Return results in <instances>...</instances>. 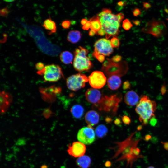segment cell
Segmentation results:
<instances>
[{
  "label": "cell",
  "instance_id": "1",
  "mask_svg": "<svg viewBox=\"0 0 168 168\" xmlns=\"http://www.w3.org/2000/svg\"><path fill=\"white\" fill-rule=\"evenodd\" d=\"M97 15L100 22L101 29L105 32L106 39L112 36L116 37L119 35L120 22L116 15L113 14L110 9L103 8Z\"/></svg>",
  "mask_w": 168,
  "mask_h": 168
},
{
  "label": "cell",
  "instance_id": "2",
  "mask_svg": "<svg viewBox=\"0 0 168 168\" xmlns=\"http://www.w3.org/2000/svg\"><path fill=\"white\" fill-rule=\"evenodd\" d=\"M156 104L153 100H151L146 95H142L139 102L136 105L135 111L139 116L140 121L143 125L148 124L150 119L155 116Z\"/></svg>",
  "mask_w": 168,
  "mask_h": 168
},
{
  "label": "cell",
  "instance_id": "3",
  "mask_svg": "<svg viewBox=\"0 0 168 168\" xmlns=\"http://www.w3.org/2000/svg\"><path fill=\"white\" fill-rule=\"evenodd\" d=\"M122 96L120 93L104 96L101 101L98 104L94 105L99 110L115 115L118 110Z\"/></svg>",
  "mask_w": 168,
  "mask_h": 168
},
{
  "label": "cell",
  "instance_id": "4",
  "mask_svg": "<svg viewBox=\"0 0 168 168\" xmlns=\"http://www.w3.org/2000/svg\"><path fill=\"white\" fill-rule=\"evenodd\" d=\"M88 53V50L81 46L75 49L73 66L76 71H88L92 68V63L87 56Z\"/></svg>",
  "mask_w": 168,
  "mask_h": 168
},
{
  "label": "cell",
  "instance_id": "5",
  "mask_svg": "<svg viewBox=\"0 0 168 168\" xmlns=\"http://www.w3.org/2000/svg\"><path fill=\"white\" fill-rule=\"evenodd\" d=\"M128 70V65L125 61L116 63L108 58L103 63L102 68V70L109 77L114 75L122 76L127 73Z\"/></svg>",
  "mask_w": 168,
  "mask_h": 168
},
{
  "label": "cell",
  "instance_id": "6",
  "mask_svg": "<svg viewBox=\"0 0 168 168\" xmlns=\"http://www.w3.org/2000/svg\"><path fill=\"white\" fill-rule=\"evenodd\" d=\"M141 31L144 33L158 38L166 34L167 28L163 21L153 18L146 23Z\"/></svg>",
  "mask_w": 168,
  "mask_h": 168
},
{
  "label": "cell",
  "instance_id": "7",
  "mask_svg": "<svg viewBox=\"0 0 168 168\" xmlns=\"http://www.w3.org/2000/svg\"><path fill=\"white\" fill-rule=\"evenodd\" d=\"M37 72L38 74L43 75L45 82H57L63 77L62 70L60 66L58 65L53 64L45 66L44 68Z\"/></svg>",
  "mask_w": 168,
  "mask_h": 168
},
{
  "label": "cell",
  "instance_id": "8",
  "mask_svg": "<svg viewBox=\"0 0 168 168\" xmlns=\"http://www.w3.org/2000/svg\"><path fill=\"white\" fill-rule=\"evenodd\" d=\"M88 81V78L81 73L71 75L66 79L68 88L70 90L76 91L84 88L86 82Z\"/></svg>",
  "mask_w": 168,
  "mask_h": 168
},
{
  "label": "cell",
  "instance_id": "9",
  "mask_svg": "<svg viewBox=\"0 0 168 168\" xmlns=\"http://www.w3.org/2000/svg\"><path fill=\"white\" fill-rule=\"evenodd\" d=\"M94 54L109 56L113 52L110 40L106 38L98 39L95 43Z\"/></svg>",
  "mask_w": 168,
  "mask_h": 168
},
{
  "label": "cell",
  "instance_id": "10",
  "mask_svg": "<svg viewBox=\"0 0 168 168\" xmlns=\"http://www.w3.org/2000/svg\"><path fill=\"white\" fill-rule=\"evenodd\" d=\"M77 138L80 142L84 144L90 145L95 140V133L93 128L84 127L78 131Z\"/></svg>",
  "mask_w": 168,
  "mask_h": 168
},
{
  "label": "cell",
  "instance_id": "11",
  "mask_svg": "<svg viewBox=\"0 0 168 168\" xmlns=\"http://www.w3.org/2000/svg\"><path fill=\"white\" fill-rule=\"evenodd\" d=\"M88 81L93 88L100 89L105 84L106 78L102 72L96 71L92 72L89 76Z\"/></svg>",
  "mask_w": 168,
  "mask_h": 168
},
{
  "label": "cell",
  "instance_id": "12",
  "mask_svg": "<svg viewBox=\"0 0 168 168\" xmlns=\"http://www.w3.org/2000/svg\"><path fill=\"white\" fill-rule=\"evenodd\" d=\"M85 96L87 100L94 105L99 104L104 96L100 91L93 88H89L86 91Z\"/></svg>",
  "mask_w": 168,
  "mask_h": 168
},
{
  "label": "cell",
  "instance_id": "13",
  "mask_svg": "<svg viewBox=\"0 0 168 168\" xmlns=\"http://www.w3.org/2000/svg\"><path fill=\"white\" fill-rule=\"evenodd\" d=\"M86 147L84 144L80 142H76L69 145L67 152L72 156L75 157L83 156L86 151Z\"/></svg>",
  "mask_w": 168,
  "mask_h": 168
},
{
  "label": "cell",
  "instance_id": "14",
  "mask_svg": "<svg viewBox=\"0 0 168 168\" xmlns=\"http://www.w3.org/2000/svg\"><path fill=\"white\" fill-rule=\"evenodd\" d=\"M139 96L135 91L130 90L127 91L124 96V101L127 105L133 106L137 105L139 100Z\"/></svg>",
  "mask_w": 168,
  "mask_h": 168
},
{
  "label": "cell",
  "instance_id": "15",
  "mask_svg": "<svg viewBox=\"0 0 168 168\" xmlns=\"http://www.w3.org/2000/svg\"><path fill=\"white\" fill-rule=\"evenodd\" d=\"M85 119L88 125L94 126L98 123L100 120V116L96 111L91 110L86 114Z\"/></svg>",
  "mask_w": 168,
  "mask_h": 168
},
{
  "label": "cell",
  "instance_id": "16",
  "mask_svg": "<svg viewBox=\"0 0 168 168\" xmlns=\"http://www.w3.org/2000/svg\"><path fill=\"white\" fill-rule=\"evenodd\" d=\"M120 77L116 75H112L107 79V85L109 88L111 90H116L119 88L121 85Z\"/></svg>",
  "mask_w": 168,
  "mask_h": 168
},
{
  "label": "cell",
  "instance_id": "17",
  "mask_svg": "<svg viewBox=\"0 0 168 168\" xmlns=\"http://www.w3.org/2000/svg\"><path fill=\"white\" fill-rule=\"evenodd\" d=\"M12 97L10 95L5 92H1V112H5L8 108L12 100Z\"/></svg>",
  "mask_w": 168,
  "mask_h": 168
},
{
  "label": "cell",
  "instance_id": "18",
  "mask_svg": "<svg viewBox=\"0 0 168 168\" xmlns=\"http://www.w3.org/2000/svg\"><path fill=\"white\" fill-rule=\"evenodd\" d=\"M43 26L48 31V34L51 35L55 33L57 30L55 23L50 18L45 20L43 24Z\"/></svg>",
  "mask_w": 168,
  "mask_h": 168
},
{
  "label": "cell",
  "instance_id": "19",
  "mask_svg": "<svg viewBox=\"0 0 168 168\" xmlns=\"http://www.w3.org/2000/svg\"><path fill=\"white\" fill-rule=\"evenodd\" d=\"M81 32L77 30H72L68 33L67 40L69 42L75 44L77 43L81 38Z\"/></svg>",
  "mask_w": 168,
  "mask_h": 168
},
{
  "label": "cell",
  "instance_id": "20",
  "mask_svg": "<svg viewBox=\"0 0 168 168\" xmlns=\"http://www.w3.org/2000/svg\"><path fill=\"white\" fill-rule=\"evenodd\" d=\"M76 162L77 165L81 168H88L91 165V160L89 156L83 155L77 158Z\"/></svg>",
  "mask_w": 168,
  "mask_h": 168
},
{
  "label": "cell",
  "instance_id": "21",
  "mask_svg": "<svg viewBox=\"0 0 168 168\" xmlns=\"http://www.w3.org/2000/svg\"><path fill=\"white\" fill-rule=\"evenodd\" d=\"M84 109L81 105L78 104L73 105L71 108L70 111L72 116L76 119H80L83 115Z\"/></svg>",
  "mask_w": 168,
  "mask_h": 168
},
{
  "label": "cell",
  "instance_id": "22",
  "mask_svg": "<svg viewBox=\"0 0 168 168\" xmlns=\"http://www.w3.org/2000/svg\"><path fill=\"white\" fill-rule=\"evenodd\" d=\"M61 61L64 64H68L72 63L73 60L72 54L70 52L65 51L61 53L60 56Z\"/></svg>",
  "mask_w": 168,
  "mask_h": 168
},
{
  "label": "cell",
  "instance_id": "23",
  "mask_svg": "<svg viewBox=\"0 0 168 168\" xmlns=\"http://www.w3.org/2000/svg\"><path fill=\"white\" fill-rule=\"evenodd\" d=\"M91 22V30L95 32L96 34L101 29V25L98 16L96 15L90 19Z\"/></svg>",
  "mask_w": 168,
  "mask_h": 168
},
{
  "label": "cell",
  "instance_id": "24",
  "mask_svg": "<svg viewBox=\"0 0 168 168\" xmlns=\"http://www.w3.org/2000/svg\"><path fill=\"white\" fill-rule=\"evenodd\" d=\"M108 131L106 126L103 124H100L96 128L95 133L97 137L102 138L106 135Z\"/></svg>",
  "mask_w": 168,
  "mask_h": 168
},
{
  "label": "cell",
  "instance_id": "25",
  "mask_svg": "<svg viewBox=\"0 0 168 168\" xmlns=\"http://www.w3.org/2000/svg\"><path fill=\"white\" fill-rule=\"evenodd\" d=\"M133 26L132 24L128 19L124 20L122 23V27L126 30H129Z\"/></svg>",
  "mask_w": 168,
  "mask_h": 168
},
{
  "label": "cell",
  "instance_id": "26",
  "mask_svg": "<svg viewBox=\"0 0 168 168\" xmlns=\"http://www.w3.org/2000/svg\"><path fill=\"white\" fill-rule=\"evenodd\" d=\"M110 43L112 48H118L120 44L119 40L116 37H113L111 39Z\"/></svg>",
  "mask_w": 168,
  "mask_h": 168
},
{
  "label": "cell",
  "instance_id": "27",
  "mask_svg": "<svg viewBox=\"0 0 168 168\" xmlns=\"http://www.w3.org/2000/svg\"><path fill=\"white\" fill-rule=\"evenodd\" d=\"M10 12V11L7 7H4L0 10V15L3 17H7Z\"/></svg>",
  "mask_w": 168,
  "mask_h": 168
},
{
  "label": "cell",
  "instance_id": "28",
  "mask_svg": "<svg viewBox=\"0 0 168 168\" xmlns=\"http://www.w3.org/2000/svg\"><path fill=\"white\" fill-rule=\"evenodd\" d=\"M93 57L96 58L100 62L102 63L105 60V56L100 54L92 53Z\"/></svg>",
  "mask_w": 168,
  "mask_h": 168
},
{
  "label": "cell",
  "instance_id": "29",
  "mask_svg": "<svg viewBox=\"0 0 168 168\" xmlns=\"http://www.w3.org/2000/svg\"><path fill=\"white\" fill-rule=\"evenodd\" d=\"M71 22L68 20H65L63 21L61 23V26L62 27L65 29H67L69 28L70 26Z\"/></svg>",
  "mask_w": 168,
  "mask_h": 168
},
{
  "label": "cell",
  "instance_id": "30",
  "mask_svg": "<svg viewBox=\"0 0 168 168\" xmlns=\"http://www.w3.org/2000/svg\"><path fill=\"white\" fill-rule=\"evenodd\" d=\"M122 121L126 125H129L131 122L130 118L128 116L125 115L122 117Z\"/></svg>",
  "mask_w": 168,
  "mask_h": 168
},
{
  "label": "cell",
  "instance_id": "31",
  "mask_svg": "<svg viewBox=\"0 0 168 168\" xmlns=\"http://www.w3.org/2000/svg\"><path fill=\"white\" fill-rule=\"evenodd\" d=\"M157 120L155 116L152 117L149 121L150 124L152 127H155L157 124Z\"/></svg>",
  "mask_w": 168,
  "mask_h": 168
},
{
  "label": "cell",
  "instance_id": "32",
  "mask_svg": "<svg viewBox=\"0 0 168 168\" xmlns=\"http://www.w3.org/2000/svg\"><path fill=\"white\" fill-rule=\"evenodd\" d=\"M133 15L136 17H138L141 14V12L140 9L137 7L134 8L132 11Z\"/></svg>",
  "mask_w": 168,
  "mask_h": 168
},
{
  "label": "cell",
  "instance_id": "33",
  "mask_svg": "<svg viewBox=\"0 0 168 168\" xmlns=\"http://www.w3.org/2000/svg\"><path fill=\"white\" fill-rule=\"evenodd\" d=\"M122 59L121 56L119 55H116L112 58L111 60L114 63H119L121 61Z\"/></svg>",
  "mask_w": 168,
  "mask_h": 168
},
{
  "label": "cell",
  "instance_id": "34",
  "mask_svg": "<svg viewBox=\"0 0 168 168\" xmlns=\"http://www.w3.org/2000/svg\"><path fill=\"white\" fill-rule=\"evenodd\" d=\"M44 67V63L41 62H38L35 65V68L38 71L42 70Z\"/></svg>",
  "mask_w": 168,
  "mask_h": 168
},
{
  "label": "cell",
  "instance_id": "35",
  "mask_svg": "<svg viewBox=\"0 0 168 168\" xmlns=\"http://www.w3.org/2000/svg\"><path fill=\"white\" fill-rule=\"evenodd\" d=\"M130 88V84L128 80L125 81L123 84V88L124 90H128Z\"/></svg>",
  "mask_w": 168,
  "mask_h": 168
},
{
  "label": "cell",
  "instance_id": "36",
  "mask_svg": "<svg viewBox=\"0 0 168 168\" xmlns=\"http://www.w3.org/2000/svg\"><path fill=\"white\" fill-rule=\"evenodd\" d=\"M91 22L90 21H88L84 25L82 26V28L84 30H88L90 28L91 26Z\"/></svg>",
  "mask_w": 168,
  "mask_h": 168
},
{
  "label": "cell",
  "instance_id": "37",
  "mask_svg": "<svg viewBox=\"0 0 168 168\" xmlns=\"http://www.w3.org/2000/svg\"><path fill=\"white\" fill-rule=\"evenodd\" d=\"M160 91L162 95H164L167 92V90L165 82H164L163 85L162 86L161 88Z\"/></svg>",
  "mask_w": 168,
  "mask_h": 168
},
{
  "label": "cell",
  "instance_id": "38",
  "mask_svg": "<svg viewBox=\"0 0 168 168\" xmlns=\"http://www.w3.org/2000/svg\"><path fill=\"white\" fill-rule=\"evenodd\" d=\"M133 153L135 156H138L140 153V149L138 147H135L133 150Z\"/></svg>",
  "mask_w": 168,
  "mask_h": 168
},
{
  "label": "cell",
  "instance_id": "39",
  "mask_svg": "<svg viewBox=\"0 0 168 168\" xmlns=\"http://www.w3.org/2000/svg\"><path fill=\"white\" fill-rule=\"evenodd\" d=\"M142 2L143 7L146 10L149 9L151 7V5L148 2Z\"/></svg>",
  "mask_w": 168,
  "mask_h": 168
},
{
  "label": "cell",
  "instance_id": "40",
  "mask_svg": "<svg viewBox=\"0 0 168 168\" xmlns=\"http://www.w3.org/2000/svg\"><path fill=\"white\" fill-rule=\"evenodd\" d=\"M119 21L121 22L124 17V15L122 13H119L116 15Z\"/></svg>",
  "mask_w": 168,
  "mask_h": 168
},
{
  "label": "cell",
  "instance_id": "41",
  "mask_svg": "<svg viewBox=\"0 0 168 168\" xmlns=\"http://www.w3.org/2000/svg\"><path fill=\"white\" fill-rule=\"evenodd\" d=\"M127 2L126 1H120L117 3L118 7H119L122 8L123 6H124L127 4Z\"/></svg>",
  "mask_w": 168,
  "mask_h": 168
},
{
  "label": "cell",
  "instance_id": "42",
  "mask_svg": "<svg viewBox=\"0 0 168 168\" xmlns=\"http://www.w3.org/2000/svg\"><path fill=\"white\" fill-rule=\"evenodd\" d=\"M96 35H99L101 36H103L105 35V31L102 29H101L96 33Z\"/></svg>",
  "mask_w": 168,
  "mask_h": 168
},
{
  "label": "cell",
  "instance_id": "43",
  "mask_svg": "<svg viewBox=\"0 0 168 168\" xmlns=\"http://www.w3.org/2000/svg\"><path fill=\"white\" fill-rule=\"evenodd\" d=\"M132 22L136 26H139L141 23V20H132Z\"/></svg>",
  "mask_w": 168,
  "mask_h": 168
},
{
  "label": "cell",
  "instance_id": "44",
  "mask_svg": "<svg viewBox=\"0 0 168 168\" xmlns=\"http://www.w3.org/2000/svg\"><path fill=\"white\" fill-rule=\"evenodd\" d=\"M114 123L115 124L119 126L121 124H122V122L120 119L119 118H117L114 121Z\"/></svg>",
  "mask_w": 168,
  "mask_h": 168
},
{
  "label": "cell",
  "instance_id": "45",
  "mask_svg": "<svg viewBox=\"0 0 168 168\" xmlns=\"http://www.w3.org/2000/svg\"><path fill=\"white\" fill-rule=\"evenodd\" d=\"M161 143L163 144L164 149L167 151H168V142H162Z\"/></svg>",
  "mask_w": 168,
  "mask_h": 168
},
{
  "label": "cell",
  "instance_id": "46",
  "mask_svg": "<svg viewBox=\"0 0 168 168\" xmlns=\"http://www.w3.org/2000/svg\"><path fill=\"white\" fill-rule=\"evenodd\" d=\"M152 138V136L150 134H147L144 137V140L146 141H149Z\"/></svg>",
  "mask_w": 168,
  "mask_h": 168
},
{
  "label": "cell",
  "instance_id": "47",
  "mask_svg": "<svg viewBox=\"0 0 168 168\" xmlns=\"http://www.w3.org/2000/svg\"><path fill=\"white\" fill-rule=\"evenodd\" d=\"M88 21L86 19H82L81 21V24L83 25H85Z\"/></svg>",
  "mask_w": 168,
  "mask_h": 168
},
{
  "label": "cell",
  "instance_id": "48",
  "mask_svg": "<svg viewBox=\"0 0 168 168\" xmlns=\"http://www.w3.org/2000/svg\"><path fill=\"white\" fill-rule=\"evenodd\" d=\"M95 34H96L95 32L91 30L89 31V35L90 36H93Z\"/></svg>",
  "mask_w": 168,
  "mask_h": 168
},
{
  "label": "cell",
  "instance_id": "49",
  "mask_svg": "<svg viewBox=\"0 0 168 168\" xmlns=\"http://www.w3.org/2000/svg\"><path fill=\"white\" fill-rule=\"evenodd\" d=\"M105 121L107 123H110L112 121V119L110 117H107L105 119Z\"/></svg>",
  "mask_w": 168,
  "mask_h": 168
},
{
  "label": "cell",
  "instance_id": "50",
  "mask_svg": "<svg viewBox=\"0 0 168 168\" xmlns=\"http://www.w3.org/2000/svg\"><path fill=\"white\" fill-rule=\"evenodd\" d=\"M111 165L110 162L109 161H107L105 163V166L107 167H110Z\"/></svg>",
  "mask_w": 168,
  "mask_h": 168
},
{
  "label": "cell",
  "instance_id": "51",
  "mask_svg": "<svg viewBox=\"0 0 168 168\" xmlns=\"http://www.w3.org/2000/svg\"><path fill=\"white\" fill-rule=\"evenodd\" d=\"M143 125H140L138 126L137 127V130L138 131H140L141 130H142L143 128Z\"/></svg>",
  "mask_w": 168,
  "mask_h": 168
},
{
  "label": "cell",
  "instance_id": "52",
  "mask_svg": "<svg viewBox=\"0 0 168 168\" xmlns=\"http://www.w3.org/2000/svg\"><path fill=\"white\" fill-rule=\"evenodd\" d=\"M41 168H47V167L45 165H43L41 166Z\"/></svg>",
  "mask_w": 168,
  "mask_h": 168
},
{
  "label": "cell",
  "instance_id": "53",
  "mask_svg": "<svg viewBox=\"0 0 168 168\" xmlns=\"http://www.w3.org/2000/svg\"><path fill=\"white\" fill-rule=\"evenodd\" d=\"M4 1L6 2H13L14 1V0H4Z\"/></svg>",
  "mask_w": 168,
  "mask_h": 168
},
{
  "label": "cell",
  "instance_id": "54",
  "mask_svg": "<svg viewBox=\"0 0 168 168\" xmlns=\"http://www.w3.org/2000/svg\"><path fill=\"white\" fill-rule=\"evenodd\" d=\"M147 168H155L153 166H149L147 167Z\"/></svg>",
  "mask_w": 168,
  "mask_h": 168
},
{
  "label": "cell",
  "instance_id": "55",
  "mask_svg": "<svg viewBox=\"0 0 168 168\" xmlns=\"http://www.w3.org/2000/svg\"><path fill=\"white\" fill-rule=\"evenodd\" d=\"M166 19L167 21H168V18H167Z\"/></svg>",
  "mask_w": 168,
  "mask_h": 168
}]
</instances>
